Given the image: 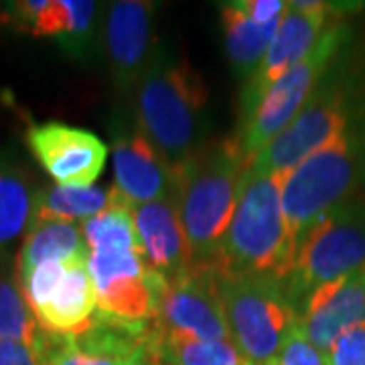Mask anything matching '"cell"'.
<instances>
[{
    "label": "cell",
    "instance_id": "4dcf8cb0",
    "mask_svg": "<svg viewBox=\"0 0 365 365\" xmlns=\"http://www.w3.org/2000/svg\"><path fill=\"white\" fill-rule=\"evenodd\" d=\"M150 347V345H148ZM148 347H144L138 353H134L128 361H124L122 365H150V357H148Z\"/></svg>",
    "mask_w": 365,
    "mask_h": 365
},
{
    "label": "cell",
    "instance_id": "2e32d148",
    "mask_svg": "<svg viewBox=\"0 0 365 365\" xmlns=\"http://www.w3.org/2000/svg\"><path fill=\"white\" fill-rule=\"evenodd\" d=\"M365 321V280L355 272L319 287L300 307L297 325L319 351H331L335 341Z\"/></svg>",
    "mask_w": 365,
    "mask_h": 365
},
{
    "label": "cell",
    "instance_id": "d6a6232c",
    "mask_svg": "<svg viewBox=\"0 0 365 365\" xmlns=\"http://www.w3.org/2000/svg\"><path fill=\"white\" fill-rule=\"evenodd\" d=\"M250 365H254V364H250Z\"/></svg>",
    "mask_w": 365,
    "mask_h": 365
},
{
    "label": "cell",
    "instance_id": "4fadbf2b",
    "mask_svg": "<svg viewBox=\"0 0 365 365\" xmlns=\"http://www.w3.org/2000/svg\"><path fill=\"white\" fill-rule=\"evenodd\" d=\"M114 187L128 205H143L175 193V173L158 157L153 144L138 130L132 114H114L110 120Z\"/></svg>",
    "mask_w": 365,
    "mask_h": 365
},
{
    "label": "cell",
    "instance_id": "3957f363",
    "mask_svg": "<svg viewBox=\"0 0 365 365\" xmlns=\"http://www.w3.org/2000/svg\"><path fill=\"white\" fill-rule=\"evenodd\" d=\"M351 41L333 59L294 120L252 163L266 173L284 177L365 116V78L351 61Z\"/></svg>",
    "mask_w": 365,
    "mask_h": 365
},
{
    "label": "cell",
    "instance_id": "ffe728a7",
    "mask_svg": "<svg viewBox=\"0 0 365 365\" xmlns=\"http://www.w3.org/2000/svg\"><path fill=\"white\" fill-rule=\"evenodd\" d=\"M222 25L225 51L235 78L248 83L270 49L280 21L258 25L240 9L237 2H225L222 4Z\"/></svg>",
    "mask_w": 365,
    "mask_h": 365
},
{
    "label": "cell",
    "instance_id": "484cf974",
    "mask_svg": "<svg viewBox=\"0 0 365 365\" xmlns=\"http://www.w3.org/2000/svg\"><path fill=\"white\" fill-rule=\"evenodd\" d=\"M37 351L45 365H122L114 359L98 357L76 347L71 335H55L43 331V339Z\"/></svg>",
    "mask_w": 365,
    "mask_h": 365
},
{
    "label": "cell",
    "instance_id": "9a60e30c",
    "mask_svg": "<svg viewBox=\"0 0 365 365\" xmlns=\"http://www.w3.org/2000/svg\"><path fill=\"white\" fill-rule=\"evenodd\" d=\"M155 4L120 0L110 4L104 23V47L118 90L134 93L157 51Z\"/></svg>",
    "mask_w": 365,
    "mask_h": 365
},
{
    "label": "cell",
    "instance_id": "d6986e66",
    "mask_svg": "<svg viewBox=\"0 0 365 365\" xmlns=\"http://www.w3.org/2000/svg\"><path fill=\"white\" fill-rule=\"evenodd\" d=\"M88 258L90 248L79 223L35 222L14 258L16 280L47 262H81Z\"/></svg>",
    "mask_w": 365,
    "mask_h": 365
},
{
    "label": "cell",
    "instance_id": "e0dca14e",
    "mask_svg": "<svg viewBox=\"0 0 365 365\" xmlns=\"http://www.w3.org/2000/svg\"><path fill=\"white\" fill-rule=\"evenodd\" d=\"M130 211L144 248V258L158 274L165 276L167 282L193 266L191 248L187 244L173 197L130 205Z\"/></svg>",
    "mask_w": 365,
    "mask_h": 365
},
{
    "label": "cell",
    "instance_id": "4316f807",
    "mask_svg": "<svg viewBox=\"0 0 365 365\" xmlns=\"http://www.w3.org/2000/svg\"><path fill=\"white\" fill-rule=\"evenodd\" d=\"M272 365H329L327 355L302 335L299 325L290 329Z\"/></svg>",
    "mask_w": 365,
    "mask_h": 365
},
{
    "label": "cell",
    "instance_id": "8992f818",
    "mask_svg": "<svg viewBox=\"0 0 365 365\" xmlns=\"http://www.w3.org/2000/svg\"><path fill=\"white\" fill-rule=\"evenodd\" d=\"M364 268L365 197L357 195L329 209L309 227L280 282L299 319L311 292Z\"/></svg>",
    "mask_w": 365,
    "mask_h": 365
},
{
    "label": "cell",
    "instance_id": "f1b7e54d",
    "mask_svg": "<svg viewBox=\"0 0 365 365\" xmlns=\"http://www.w3.org/2000/svg\"><path fill=\"white\" fill-rule=\"evenodd\" d=\"M237 4L258 25H270L274 21H280L288 6V2L280 0H237Z\"/></svg>",
    "mask_w": 365,
    "mask_h": 365
},
{
    "label": "cell",
    "instance_id": "7c38bea8",
    "mask_svg": "<svg viewBox=\"0 0 365 365\" xmlns=\"http://www.w3.org/2000/svg\"><path fill=\"white\" fill-rule=\"evenodd\" d=\"M155 331L158 335L232 341L213 268L193 264L187 272L167 282L155 317Z\"/></svg>",
    "mask_w": 365,
    "mask_h": 365
},
{
    "label": "cell",
    "instance_id": "83f0119b",
    "mask_svg": "<svg viewBox=\"0 0 365 365\" xmlns=\"http://www.w3.org/2000/svg\"><path fill=\"white\" fill-rule=\"evenodd\" d=\"M327 361L329 365H365V321L335 341L327 353Z\"/></svg>",
    "mask_w": 365,
    "mask_h": 365
},
{
    "label": "cell",
    "instance_id": "6da1fadb",
    "mask_svg": "<svg viewBox=\"0 0 365 365\" xmlns=\"http://www.w3.org/2000/svg\"><path fill=\"white\" fill-rule=\"evenodd\" d=\"M209 93L201 76L167 47L153 55L134 90V120L173 173L209 143Z\"/></svg>",
    "mask_w": 365,
    "mask_h": 365
},
{
    "label": "cell",
    "instance_id": "5bb4252c",
    "mask_svg": "<svg viewBox=\"0 0 365 365\" xmlns=\"http://www.w3.org/2000/svg\"><path fill=\"white\" fill-rule=\"evenodd\" d=\"M26 144L47 175L63 187H91L108 160V146L100 136L63 122L33 124Z\"/></svg>",
    "mask_w": 365,
    "mask_h": 365
},
{
    "label": "cell",
    "instance_id": "277c9868",
    "mask_svg": "<svg viewBox=\"0 0 365 365\" xmlns=\"http://www.w3.org/2000/svg\"><path fill=\"white\" fill-rule=\"evenodd\" d=\"M282 177L250 160L240 181L230 227L223 235L215 268L235 274L276 276L282 280L292 260L282 211Z\"/></svg>",
    "mask_w": 365,
    "mask_h": 365
},
{
    "label": "cell",
    "instance_id": "f546056e",
    "mask_svg": "<svg viewBox=\"0 0 365 365\" xmlns=\"http://www.w3.org/2000/svg\"><path fill=\"white\" fill-rule=\"evenodd\" d=\"M0 365H45L41 353L19 341L0 339Z\"/></svg>",
    "mask_w": 365,
    "mask_h": 365
},
{
    "label": "cell",
    "instance_id": "cb8c5ba5",
    "mask_svg": "<svg viewBox=\"0 0 365 365\" xmlns=\"http://www.w3.org/2000/svg\"><path fill=\"white\" fill-rule=\"evenodd\" d=\"M0 339L19 341L39 349L43 329L26 302L19 282L0 272Z\"/></svg>",
    "mask_w": 365,
    "mask_h": 365
},
{
    "label": "cell",
    "instance_id": "ba28073f",
    "mask_svg": "<svg viewBox=\"0 0 365 365\" xmlns=\"http://www.w3.org/2000/svg\"><path fill=\"white\" fill-rule=\"evenodd\" d=\"M351 39L349 26L343 25L341 21L331 23L313 47V51L274 81L254 114L244 124H240L237 130V140L250 160L260 155L294 120L317 83L323 79L329 66L333 63V59Z\"/></svg>",
    "mask_w": 365,
    "mask_h": 365
},
{
    "label": "cell",
    "instance_id": "7402d4cb",
    "mask_svg": "<svg viewBox=\"0 0 365 365\" xmlns=\"http://www.w3.org/2000/svg\"><path fill=\"white\" fill-rule=\"evenodd\" d=\"M150 365H250L234 341H203L181 335H158L148 347Z\"/></svg>",
    "mask_w": 365,
    "mask_h": 365
},
{
    "label": "cell",
    "instance_id": "ac0fdd59",
    "mask_svg": "<svg viewBox=\"0 0 365 365\" xmlns=\"http://www.w3.org/2000/svg\"><path fill=\"white\" fill-rule=\"evenodd\" d=\"M37 193L25 170L0 158V264L11 260L33 227Z\"/></svg>",
    "mask_w": 365,
    "mask_h": 365
},
{
    "label": "cell",
    "instance_id": "7a4b0ae2",
    "mask_svg": "<svg viewBox=\"0 0 365 365\" xmlns=\"http://www.w3.org/2000/svg\"><path fill=\"white\" fill-rule=\"evenodd\" d=\"M250 158L237 136L209 140L175 173L173 201L193 264L215 268Z\"/></svg>",
    "mask_w": 365,
    "mask_h": 365
},
{
    "label": "cell",
    "instance_id": "d4e9b609",
    "mask_svg": "<svg viewBox=\"0 0 365 365\" xmlns=\"http://www.w3.org/2000/svg\"><path fill=\"white\" fill-rule=\"evenodd\" d=\"M66 31L57 41L71 57L83 59L93 53L100 37L98 4L91 0H66Z\"/></svg>",
    "mask_w": 365,
    "mask_h": 365
},
{
    "label": "cell",
    "instance_id": "44dd1931",
    "mask_svg": "<svg viewBox=\"0 0 365 365\" xmlns=\"http://www.w3.org/2000/svg\"><path fill=\"white\" fill-rule=\"evenodd\" d=\"M116 205H128V201L118 193L116 187L55 185L37 193L35 222H88Z\"/></svg>",
    "mask_w": 365,
    "mask_h": 365
},
{
    "label": "cell",
    "instance_id": "52a82bcc",
    "mask_svg": "<svg viewBox=\"0 0 365 365\" xmlns=\"http://www.w3.org/2000/svg\"><path fill=\"white\" fill-rule=\"evenodd\" d=\"M230 339L254 365H272L297 325V313L276 276L235 274L213 268Z\"/></svg>",
    "mask_w": 365,
    "mask_h": 365
},
{
    "label": "cell",
    "instance_id": "603a6c76",
    "mask_svg": "<svg viewBox=\"0 0 365 365\" xmlns=\"http://www.w3.org/2000/svg\"><path fill=\"white\" fill-rule=\"evenodd\" d=\"M83 237L91 252H118L132 250L144 254L140 237L134 225L130 205H116L91 217L81 225Z\"/></svg>",
    "mask_w": 365,
    "mask_h": 365
},
{
    "label": "cell",
    "instance_id": "30bf717a",
    "mask_svg": "<svg viewBox=\"0 0 365 365\" xmlns=\"http://www.w3.org/2000/svg\"><path fill=\"white\" fill-rule=\"evenodd\" d=\"M16 282L47 333L78 335L98 311L88 260L47 262Z\"/></svg>",
    "mask_w": 365,
    "mask_h": 365
},
{
    "label": "cell",
    "instance_id": "1f68e13d",
    "mask_svg": "<svg viewBox=\"0 0 365 365\" xmlns=\"http://www.w3.org/2000/svg\"><path fill=\"white\" fill-rule=\"evenodd\" d=\"M361 274H364V280H365V268H364V270H361Z\"/></svg>",
    "mask_w": 365,
    "mask_h": 365
},
{
    "label": "cell",
    "instance_id": "9c48e42d",
    "mask_svg": "<svg viewBox=\"0 0 365 365\" xmlns=\"http://www.w3.org/2000/svg\"><path fill=\"white\" fill-rule=\"evenodd\" d=\"M357 4H335V2H314L294 0L288 2L287 11L280 19L272 45L266 53L262 66L256 69L240 98V124H244L258 108L266 91L274 81L284 76L292 66L304 59L323 37L327 26L347 11H355Z\"/></svg>",
    "mask_w": 365,
    "mask_h": 365
},
{
    "label": "cell",
    "instance_id": "5b68a950",
    "mask_svg": "<svg viewBox=\"0 0 365 365\" xmlns=\"http://www.w3.org/2000/svg\"><path fill=\"white\" fill-rule=\"evenodd\" d=\"M364 187L365 116L282 177V211L292 256L302 235L323 213L357 197Z\"/></svg>",
    "mask_w": 365,
    "mask_h": 365
},
{
    "label": "cell",
    "instance_id": "8fae6325",
    "mask_svg": "<svg viewBox=\"0 0 365 365\" xmlns=\"http://www.w3.org/2000/svg\"><path fill=\"white\" fill-rule=\"evenodd\" d=\"M98 311L126 323H155L167 280L140 252H91L88 258Z\"/></svg>",
    "mask_w": 365,
    "mask_h": 365
}]
</instances>
